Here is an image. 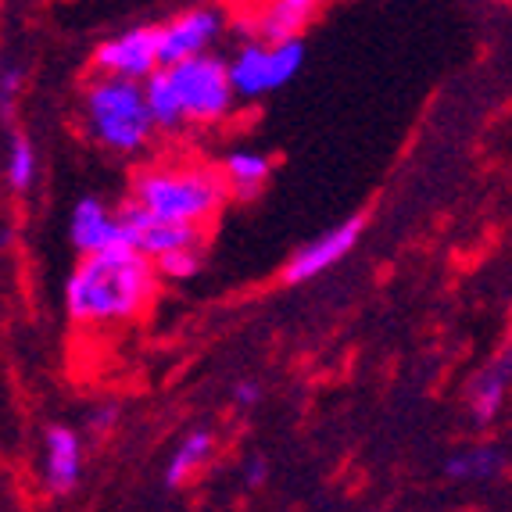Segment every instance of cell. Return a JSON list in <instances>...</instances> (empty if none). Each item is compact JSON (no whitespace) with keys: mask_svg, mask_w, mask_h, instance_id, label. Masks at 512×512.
<instances>
[{"mask_svg":"<svg viewBox=\"0 0 512 512\" xmlns=\"http://www.w3.org/2000/svg\"><path fill=\"white\" fill-rule=\"evenodd\" d=\"M158 283L162 280L154 273L151 258L137 255L126 244L97 255H79L65 280V312L76 326L90 330L133 323L151 308Z\"/></svg>","mask_w":512,"mask_h":512,"instance_id":"obj_1","label":"cell"},{"mask_svg":"<svg viewBox=\"0 0 512 512\" xmlns=\"http://www.w3.org/2000/svg\"><path fill=\"white\" fill-rule=\"evenodd\" d=\"M226 187H222L219 172L205 165H154L144 169L133 180V201L129 205L144 208V212L162 215V219L190 222V226H205L219 215L226 205Z\"/></svg>","mask_w":512,"mask_h":512,"instance_id":"obj_2","label":"cell"},{"mask_svg":"<svg viewBox=\"0 0 512 512\" xmlns=\"http://www.w3.org/2000/svg\"><path fill=\"white\" fill-rule=\"evenodd\" d=\"M83 122L86 133L101 144L104 151L137 154L151 144L158 133L147 111L144 90L133 79L94 76L83 90Z\"/></svg>","mask_w":512,"mask_h":512,"instance_id":"obj_3","label":"cell"},{"mask_svg":"<svg viewBox=\"0 0 512 512\" xmlns=\"http://www.w3.org/2000/svg\"><path fill=\"white\" fill-rule=\"evenodd\" d=\"M165 76H169L172 94L180 101L183 122L212 126L237 108L230 76H226V61L215 58V54H197V58H187L180 65H169Z\"/></svg>","mask_w":512,"mask_h":512,"instance_id":"obj_4","label":"cell"},{"mask_svg":"<svg viewBox=\"0 0 512 512\" xmlns=\"http://www.w3.org/2000/svg\"><path fill=\"white\" fill-rule=\"evenodd\" d=\"M305 65V43L283 40V43H262L248 40L226 61L233 97L237 101H262L265 94H276L287 86Z\"/></svg>","mask_w":512,"mask_h":512,"instance_id":"obj_5","label":"cell"},{"mask_svg":"<svg viewBox=\"0 0 512 512\" xmlns=\"http://www.w3.org/2000/svg\"><path fill=\"white\" fill-rule=\"evenodd\" d=\"M122 222V244L133 248L144 258H162L180 248H201L205 244V226H190V222L162 219V215L144 212L137 205H126L119 212Z\"/></svg>","mask_w":512,"mask_h":512,"instance_id":"obj_6","label":"cell"},{"mask_svg":"<svg viewBox=\"0 0 512 512\" xmlns=\"http://www.w3.org/2000/svg\"><path fill=\"white\" fill-rule=\"evenodd\" d=\"M219 8H187L158 26V69L180 65L197 54H212V43L222 33Z\"/></svg>","mask_w":512,"mask_h":512,"instance_id":"obj_7","label":"cell"},{"mask_svg":"<svg viewBox=\"0 0 512 512\" xmlns=\"http://www.w3.org/2000/svg\"><path fill=\"white\" fill-rule=\"evenodd\" d=\"M154 69H158V26H133L126 33L104 40L94 51L97 76L144 83Z\"/></svg>","mask_w":512,"mask_h":512,"instance_id":"obj_8","label":"cell"},{"mask_svg":"<svg viewBox=\"0 0 512 512\" xmlns=\"http://www.w3.org/2000/svg\"><path fill=\"white\" fill-rule=\"evenodd\" d=\"M362 230H366V219H362V215H351V219L337 222L333 230L319 233L316 240H308L305 248L294 251L287 269H283V280L308 283V280H316V276H323L326 269H333L341 258H348L351 251H355V244L362 240Z\"/></svg>","mask_w":512,"mask_h":512,"instance_id":"obj_9","label":"cell"},{"mask_svg":"<svg viewBox=\"0 0 512 512\" xmlns=\"http://www.w3.org/2000/svg\"><path fill=\"white\" fill-rule=\"evenodd\" d=\"M69 240L79 255H97V251L119 248L122 244L119 212H111L101 197H79L69 219Z\"/></svg>","mask_w":512,"mask_h":512,"instance_id":"obj_10","label":"cell"},{"mask_svg":"<svg viewBox=\"0 0 512 512\" xmlns=\"http://www.w3.org/2000/svg\"><path fill=\"white\" fill-rule=\"evenodd\" d=\"M43 477L54 495H69L76 491L79 477H83V441L72 427H47L43 434Z\"/></svg>","mask_w":512,"mask_h":512,"instance_id":"obj_11","label":"cell"},{"mask_svg":"<svg viewBox=\"0 0 512 512\" xmlns=\"http://www.w3.org/2000/svg\"><path fill=\"white\" fill-rule=\"evenodd\" d=\"M323 8V0H258L251 15V33L262 43L301 40V29Z\"/></svg>","mask_w":512,"mask_h":512,"instance_id":"obj_12","label":"cell"},{"mask_svg":"<svg viewBox=\"0 0 512 512\" xmlns=\"http://www.w3.org/2000/svg\"><path fill=\"white\" fill-rule=\"evenodd\" d=\"M269 176H273V162L262 151H230L219 169V180L226 187V194H237V197H255L269 183Z\"/></svg>","mask_w":512,"mask_h":512,"instance_id":"obj_13","label":"cell"},{"mask_svg":"<svg viewBox=\"0 0 512 512\" xmlns=\"http://www.w3.org/2000/svg\"><path fill=\"white\" fill-rule=\"evenodd\" d=\"M505 391H509V359H498L495 366H487L480 376H473L466 387V409L477 423H491L502 412Z\"/></svg>","mask_w":512,"mask_h":512,"instance_id":"obj_14","label":"cell"},{"mask_svg":"<svg viewBox=\"0 0 512 512\" xmlns=\"http://www.w3.org/2000/svg\"><path fill=\"white\" fill-rule=\"evenodd\" d=\"M215 452V434L208 427H197L176 444V452H172L169 466H165V484L169 487H183L190 477H194L201 466H208Z\"/></svg>","mask_w":512,"mask_h":512,"instance_id":"obj_15","label":"cell"},{"mask_svg":"<svg viewBox=\"0 0 512 512\" xmlns=\"http://www.w3.org/2000/svg\"><path fill=\"white\" fill-rule=\"evenodd\" d=\"M140 90H144V101H147V111H151L154 129H162V133H176V129L187 126V122H183L180 101H176L169 76H165V69H154L151 76L140 83Z\"/></svg>","mask_w":512,"mask_h":512,"instance_id":"obj_16","label":"cell"},{"mask_svg":"<svg viewBox=\"0 0 512 512\" xmlns=\"http://www.w3.org/2000/svg\"><path fill=\"white\" fill-rule=\"evenodd\" d=\"M502 470V455L491 444H473V448H462L452 459L444 462V477L459 480V484H484L495 473Z\"/></svg>","mask_w":512,"mask_h":512,"instance_id":"obj_17","label":"cell"},{"mask_svg":"<svg viewBox=\"0 0 512 512\" xmlns=\"http://www.w3.org/2000/svg\"><path fill=\"white\" fill-rule=\"evenodd\" d=\"M4 176L15 194H26L36 183V147L26 133H15L8 147V162H4Z\"/></svg>","mask_w":512,"mask_h":512,"instance_id":"obj_18","label":"cell"},{"mask_svg":"<svg viewBox=\"0 0 512 512\" xmlns=\"http://www.w3.org/2000/svg\"><path fill=\"white\" fill-rule=\"evenodd\" d=\"M201 265H205V251L201 248H180V251H169V255L154 258V273L158 280H194L201 273Z\"/></svg>","mask_w":512,"mask_h":512,"instance_id":"obj_19","label":"cell"},{"mask_svg":"<svg viewBox=\"0 0 512 512\" xmlns=\"http://www.w3.org/2000/svg\"><path fill=\"white\" fill-rule=\"evenodd\" d=\"M18 94H22V72L4 69V72H0V115H4V119H8L11 108H15Z\"/></svg>","mask_w":512,"mask_h":512,"instance_id":"obj_20","label":"cell"},{"mask_svg":"<svg viewBox=\"0 0 512 512\" xmlns=\"http://www.w3.org/2000/svg\"><path fill=\"white\" fill-rule=\"evenodd\" d=\"M233 402H237L240 409H251L255 402H262V384H258V380H237V384H233Z\"/></svg>","mask_w":512,"mask_h":512,"instance_id":"obj_21","label":"cell"},{"mask_svg":"<svg viewBox=\"0 0 512 512\" xmlns=\"http://www.w3.org/2000/svg\"><path fill=\"white\" fill-rule=\"evenodd\" d=\"M115 423H119V409H115V405H101V409L90 412V427L101 430V434L115 427Z\"/></svg>","mask_w":512,"mask_h":512,"instance_id":"obj_22","label":"cell"},{"mask_svg":"<svg viewBox=\"0 0 512 512\" xmlns=\"http://www.w3.org/2000/svg\"><path fill=\"white\" fill-rule=\"evenodd\" d=\"M265 477H269V466H265V459H258V455H255V459L248 462V484L258 487Z\"/></svg>","mask_w":512,"mask_h":512,"instance_id":"obj_23","label":"cell"}]
</instances>
